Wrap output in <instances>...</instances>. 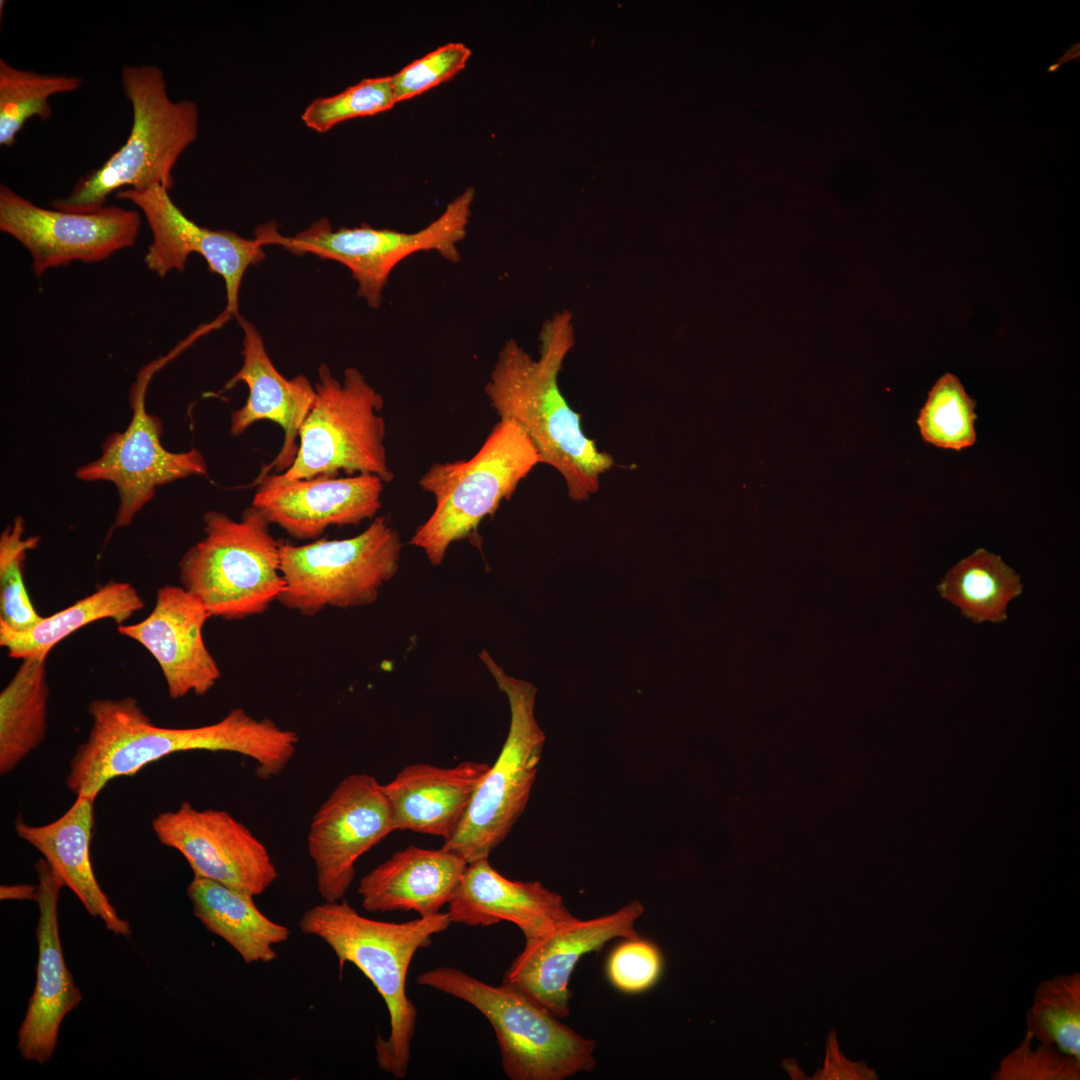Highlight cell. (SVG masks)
Masks as SVG:
<instances>
[{"label":"cell","mask_w":1080,"mask_h":1080,"mask_svg":"<svg viewBox=\"0 0 1080 1080\" xmlns=\"http://www.w3.org/2000/svg\"><path fill=\"white\" fill-rule=\"evenodd\" d=\"M91 727L69 765L66 786L76 796L96 798L113 779L187 751L228 752L253 760L258 778L280 775L294 757L298 734L270 718L231 709L217 722L188 728L155 725L138 700L99 698L88 705Z\"/></svg>","instance_id":"1"},{"label":"cell","mask_w":1080,"mask_h":1080,"mask_svg":"<svg viewBox=\"0 0 1080 1080\" xmlns=\"http://www.w3.org/2000/svg\"><path fill=\"white\" fill-rule=\"evenodd\" d=\"M573 345L572 315L563 310L543 324L537 359L513 339L504 343L485 393L499 419L522 430L542 464L562 476L569 498L579 502L598 491L601 476L615 461L586 436L581 414L572 409L560 390L559 373Z\"/></svg>","instance_id":"2"},{"label":"cell","mask_w":1080,"mask_h":1080,"mask_svg":"<svg viewBox=\"0 0 1080 1080\" xmlns=\"http://www.w3.org/2000/svg\"><path fill=\"white\" fill-rule=\"evenodd\" d=\"M451 921L447 912L406 922H387L361 915L346 900L323 901L307 909L298 921L303 934L325 942L338 959L340 977L346 963L370 980L385 1002L390 1032L378 1036L376 1061L396 1079L406 1076L417 1010L406 992L409 967L415 953L431 944Z\"/></svg>","instance_id":"3"},{"label":"cell","mask_w":1080,"mask_h":1080,"mask_svg":"<svg viewBox=\"0 0 1080 1080\" xmlns=\"http://www.w3.org/2000/svg\"><path fill=\"white\" fill-rule=\"evenodd\" d=\"M121 85L133 114L128 138L99 168L82 177L68 196L54 200L55 209L94 212L122 189L173 187L174 166L198 137L196 103L172 100L163 71L154 65L122 67Z\"/></svg>","instance_id":"4"},{"label":"cell","mask_w":1080,"mask_h":1080,"mask_svg":"<svg viewBox=\"0 0 1080 1080\" xmlns=\"http://www.w3.org/2000/svg\"><path fill=\"white\" fill-rule=\"evenodd\" d=\"M203 537L181 557L180 585L197 596L212 617L241 620L263 614L284 590L280 542L265 515L250 505L235 520L204 513Z\"/></svg>","instance_id":"5"},{"label":"cell","mask_w":1080,"mask_h":1080,"mask_svg":"<svg viewBox=\"0 0 1080 1080\" xmlns=\"http://www.w3.org/2000/svg\"><path fill=\"white\" fill-rule=\"evenodd\" d=\"M541 458L514 423L494 425L480 449L468 460L434 463L419 479L434 497L435 508L410 539L429 562L440 565L450 545L471 538L483 519L508 500Z\"/></svg>","instance_id":"6"},{"label":"cell","mask_w":1080,"mask_h":1080,"mask_svg":"<svg viewBox=\"0 0 1080 1080\" xmlns=\"http://www.w3.org/2000/svg\"><path fill=\"white\" fill-rule=\"evenodd\" d=\"M416 983L461 999L491 1024L511 1080H564L596 1065V1044L520 991L494 986L449 966L420 973Z\"/></svg>","instance_id":"7"},{"label":"cell","mask_w":1080,"mask_h":1080,"mask_svg":"<svg viewBox=\"0 0 1080 1080\" xmlns=\"http://www.w3.org/2000/svg\"><path fill=\"white\" fill-rule=\"evenodd\" d=\"M315 398L299 431L298 450L291 466L266 475L260 482L283 483L317 476L373 474L384 483L393 480L385 447L386 425L380 414L381 394L356 368H347L342 381L326 364L318 368Z\"/></svg>","instance_id":"8"},{"label":"cell","mask_w":1080,"mask_h":1080,"mask_svg":"<svg viewBox=\"0 0 1080 1080\" xmlns=\"http://www.w3.org/2000/svg\"><path fill=\"white\" fill-rule=\"evenodd\" d=\"M479 658L507 697L510 725L496 761L478 785L456 830L442 845L467 863L489 857L524 812L546 739L534 712L536 687L508 675L486 650Z\"/></svg>","instance_id":"9"},{"label":"cell","mask_w":1080,"mask_h":1080,"mask_svg":"<svg viewBox=\"0 0 1080 1080\" xmlns=\"http://www.w3.org/2000/svg\"><path fill=\"white\" fill-rule=\"evenodd\" d=\"M474 198V188H467L438 218L416 232L368 225L333 229L327 219H321L294 236L280 234L275 222L266 223L255 230V239L262 246L278 245L294 254H313L343 264L357 282L358 296L376 309L390 274L405 258L434 251L447 261H460L458 245L466 236Z\"/></svg>","instance_id":"10"},{"label":"cell","mask_w":1080,"mask_h":1080,"mask_svg":"<svg viewBox=\"0 0 1080 1080\" xmlns=\"http://www.w3.org/2000/svg\"><path fill=\"white\" fill-rule=\"evenodd\" d=\"M401 551L400 536L384 516L351 538H319L303 545L281 541L285 586L278 602L307 617L328 607L370 605L397 574Z\"/></svg>","instance_id":"11"},{"label":"cell","mask_w":1080,"mask_h":1080,"mask_svg":"<svg viewBox=\"0 0 1080 1080\" xmlns=\"http://www.w3.org/2000/svg\"><path fill=\"white\" fill-rule=\"evenodd\" d=\"M178 351L176 348L141 369L130 390L129 425L122 432L112 433L104 441L101 455L76 471L79 480L108 481L115 486L119 505L113 529L129 526L154 497L157 487L207 474L205 458L198 449L171 452L162 445V422L146 410L145 397L153 374Z\"/></svg>","instance_id":"12"},{"label":"cell","mask_w":1080,"mask_h":1080,"mask_svg":"<svg viewBox=\"0 0 1080 1080\" xmlns=\"http://www.w3.org/2000/svg\"><path fill=\"white\" fill-rule=\"evenodd\" d=\"M140 226L136 210L117 206L88 213L47 209L0 186V230L29 251L38 277L73 261L99 262L133 246Z\"/></svg>","instance_id":"13"},{"label":"cell","mask_w":1080,"mask_h":1080,"mask_svg":"<svg viewBox=\"0 0 1080 1080\" xmlns=\"http://www.w3.org/2000/svg\"><path fill=\"white\" fill-rule=\"evenodd\" d=\"M394 831L383 785L365 773L343 778L314 814L307 835L322 899H343L357 860Z\"/></svg>","instance_id":"14"},{"label":"cell","mask_w":1080,"mask_h":1080,"mask_svg":"<svg viewBox=\"0 0 1080 1080\" xmlns=\"http://www.w3.org/2000/svg\"><path fill=\"white\" fill-rule=\"evenodd\" d=\"M159 842L178 851L194 876L258 896L279 877L266 846L229 812L184 801L152 820Z\"/></svg>","instance_id":"15"},{"label":"cell","mask_w":1080,"mask_h":1080,"mask_svg":"<svg viewBox=\"0 0 1080 1080\" xmlns=\"http://www.w3.org/2000/svg\"><path fill=\"white\" fill-rule=\"evenodd\" d=\"M116 196L136 205L150 227L153 241L144 258L149 270L165 277L171 271H183L190 254L201 255L209 269L224 280L226 313L239 316L238 297L244 274L265 258L263 246L256 239L199 226L176 206L163 186L145 191L126 188Z\"/></svg>","instance_id":"16"},{"label":"cell","mask_w":1080,"mask_h":1080,"mask_svg":"<svg viewBox=\"0 0 1080 1080\" xmlns=\"http://www.w3.org/2000/svg\"><path fill=\"white\" fill-rule=\"evenodd\" d=\"M644 906L634 900L613 913L568 921L527 942L503 975L508 985L563 1019L570 1013L569 981L580 958L598 952L612 939L639 937L635 923Z\"/></svg>","instance_id":"17"},{"label":"cell","mask_w":1080,"mask_h":1080,"mask_svg":"<svg viewBox=\"0 0 1080 1080\" xmlns=\"http://www.w3.org/2000/svg\"><path fill=\"white\" fill-rule=\"evenodd\" d=\"M211 614L204 603L181 585L156 592L150 614L134 624L117 625L120 635L142 645L157 661L172 699L207 694L221 671L204 637Z\"/></svg>","instance_id":"18"},{"label":"cell","mask_w":1080,"mask_h":1080,"mask_svg":"<svg viewBox=\"0 0 1080 1080\" xmlns=\"http://www.w3.org/2000/svg\"><path fill=\"white\" fill-rule=\"evenodd\" d=\"M35 868L39 909L36 982L17 1032L16 1048L25 1060L44 1065L54 1054L64 1017L79 1005L82 994L66 966L59 932L58 900L64 884L44 858Z\"/></svg>","instance_id":"19"},{"label":"cell","mask_w":1080,"mask_h":1080,"mask_svg":"<svg viewBox=\"0 0 1080 1080\" xmlns=\"http://www.w3.org/2000/svg\"><path fill=\"white\" fill-rule=\"evenodd\" d=\"M384 481L373 474L260 482L252 506L298 540H316L331 526L358 525L382 506Z\"/></svg>","instance_id":"20"},{"label":"cell","mask_w":1080,"mask_h":1080,"mask_svg":"<svg viewBox=\"0 0 1080 1080\" xmlns=\"http://www.w3.org/2000/svg\"><path fill=\"white\" fill-rule=\"evenodd\" d=\"M451 923L490 926L515 924L525 943L576 918L562 896L538 881H514L499 873L489 857L467 863L447 904Z\"/></svg>","instance_id":"21"},{"label":"cell","mask_w":1080,"mask_h":1080,"mask_svg":"<svg viewBox=\"0 0 1080 1080\" xmlns=\"http://www.w3.org/2000/svg\"><path fill=\"white\" fill-rule=\"evenodd\" d=\"M237 319L243 329V363L225 389L242 382L249 394L245 404L231 413L229 432L237 436L256 422L269 420L284 433L277 456L260 472L258 483L273 467L281 473L293 463L298 450L296 441L313 404L315 389L304 375L284 377L273 364L256 327L240 315Z\"/></svg>","instance_id":"22"},{"label":"cell","mask_w":1080,"mask_h":1080,"mask_svg":"<svg viewBox=\"0 0 1080 1080\" xmlns=\"http://www.w3.org/2000/svg\"><path fill=\"white\" fill-rule=\"evenodd\" d=\"M489 767L475 761L449 768L426 763L404 767L383 785L396 830L448 839Z\"/></svg>","instance_id":"23"},{"label":"cell","mask_w":1080,"mask_h":1080,"mask_svg":"<svg viewBox=\"0 0 1080 1080\" xmlns=\"http://www.w3.org/2000/svg\"><path fill=\"white\" fill-rule=\"evenodd\" d=\"M466 865L462 857L442 847L409 846L365 874L357 892L368 912L432 916L448 904Z\"/></svg>","instance_id":"24"},{"label":"cell","mask_w":1080,"mask_h":1080,"mask_svg":"<svg viewBox=\"0 0 1080 1080\" xmlns=\"http://www.w3.org/2000/svg\"><path fill=\"white\" fill-rule=\"evenodd\" d=\"M94 800L76 796L63 815L45 825H30L20 817L15 832L43 855L64 887L74 893L92 917L100 919L112 933L129 936V922L118 915L94 874L90 857Z\"/></svg>","instance_id":"25"},{"label":"cell","mask_w":1080,"mask_h":1080,"mask_svg":"<svg viewBox=\"0 0 1080 1080\" xmlns=\"http://www.w3.org/2000/svg\"><path fill=\"white\" fill-rule=\"evenodd\" d=\"M195 917L227 942L244 963H270L274 946L288 940L290 930L262 913L253 895L196 877L187 887Z\"/></svg>","instance_id":"26"},{"label":"cell","mask_w":1080,"mask_h":1080,"mask_svg":"<svg viewBox=\"0 0 1080 1080\" xmlns=\"http://www.w3.org/2000/svg\"><path fill=\"white\" fill-rule=\"evenodd\" d=\"M143 608L144 601L132 584L110 580L27 630L17 631L0 621V645L14 659L47 657L59 642L82 627L102 619L121 625Z\"/></svg>","instance_id":"27"},{"label":"cell","mask_w":1080,"mask_h":1080,"mask_svg":"<svg viewBox=\"0 0 1080 1080\" xmlns=\"http://www.w3.org/2000/svg\"><path fill=\"white\" fill-rule=\"evenodd\" d=\"M47 657L21 664L0 693V773L13 771L47 733Z\"/></svg>","instance_id":"28"},{"label":"cell","mask_w":1080,"mask_h":1080,"mask_svg":"<svg viewBox=\"0 0 1080 1080\" xmlns=\"http://www.w3.org/2000/svg\"><path fill=\"white\" fill-rule=\"evenodd\" d=\"M940 596L973 623H1000L1022 593L1020 576L1000 556L983 548L953 566L937 585Z\"/></svg>","instance_id":"29"},{"label":"cell","mask_w":1080,"mask_h":1080,"mask_svg":"<svg viewBox=\"0 0 1080 1080\" xmlns=\"http://www.w3.org/2000/svg\"><path fill=\"white\" fill-rule=\"evenodd\" d=\"M82 86L78 76L23 70L0 59V145L11 147L26 122L52 115L49 98L72 93Z\"/></svg>","instance_id":"30"},{"label":"cell","mask_w":1080,"mask_h":1080,"mask_svg":"<svg viewBox=\"0 0 1080 1080\" xmlns=\"http://www.w3.org/2000/svg\"><path fill=\"white\" fill-rule=\"evenodd\" d=\"M1026 1032L1080 1060V972L1039 983L1026 1012Z\"/></svg>","instance_id":"31"},{"label":"cell","mask_w":1080,"mask_h":1080,"mask_svg":"<svg viewBox=\"0 0 1080 1080\" xmlns=\"http://www.w3.org/2000/svg\"><path fill=\"white\" fill-rule=\"evenodd\" d=\"M976 401L957 376L946 373L929 391L917 424L924 441L946 449L961 450L976 440Z\"/></svg>","instance_id":"32"},{"label":"cell","mask_w":1080,"mask_h":1080,"mask_svg":"<svg viewBox=\"0 0 1080 1080\" xmlns=\"http://www.w3.org/2000/svg\"><path fill=\"white\" fill-rule=\"evenodd\" d=\"M39 542V535L24 538L22 517H15L0 535V621L17 631L33 627L43 617L33 606L23 579L26 554Z\"/></svg>","instance_id":"33"},{"label":"cell","mask_w":1080,"mask_h":1080,"mask_svg":"<svg viewBox=\"0 0 1080 1080\" xmlns=\"http://www.w3.org/2000/svg\"><path fill=\"white\" fill-rule=\"evenodd\" d=\"M396 103L390 76L368 78L334 96L315 99L303 112L302 120L323 133L342 121L375 115Z\"/></svg>","instance_id":"34"},{"label":"cell","mask_w":1080,"mask_h":1080,"mask_svg":"<svg viewBox=\"0 0 1080 1080\" xmlns=\"http://www.w3.org/2000/svg\"><path fill=\"white\" fill-rule=\"evenodd\" d=\"M1025 1033L1019 1045L1002 1058L993 1080H1079L1080 1060L1055 1045L1036 1041Z\"/></svg>","instance_id":"35"},{"label":"cell","mask_w":1080,"mask_h":1080,"mask_svg":"<svg viewBox=\"0 0 1080 1080\" xmlns=\"http://www.w3.org/2000/svg\"><path fill=\"white\" fill-rule=\"evenodd\" d=\"M663 971V956L659 947L647 939H623L606 961L610 983L626 994H638L652 988Z\"/></svg>","instance_id":"36"},{"label":"cell","mask_w":1080,"mask_h":1080,"mask_svg":"<svg viewBox=\"0 0 1080 1080\" xmlns=\"http://www.w3.org/2000/svg\"><path fill=\"white\" fill-rule=\"evenodd\" d=\"M471 50L462 43L445 44L390 76L397 102L411 99L449 80L467 64Z\"/></svg>","instance_id":"37"},{"label":"cell","mask_w":1080,"mask_h":1080,"mask_svg":"<svg viewBox=\"0 0 1080 1080\" xmlns=\"http://www.w3.org/2000/svg\"><path fill=\"white\" fill-rule=\"evenodd\" d=\"M38 895V885L16 884L1 885L0 897L2 900H34Z\"/></svg>","instance_id":"38"}]
</instances>
